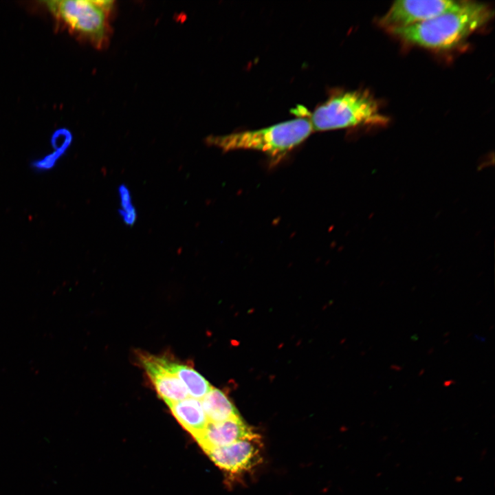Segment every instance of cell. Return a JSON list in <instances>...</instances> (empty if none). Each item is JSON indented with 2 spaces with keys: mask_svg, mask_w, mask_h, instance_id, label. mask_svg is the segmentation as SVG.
Wrapping results in <instances>:
<instances>
[{
  "mask_svg": "<svg viewBox=\"0 0 495 495\" xmlns=\"http://www.w3.org/2000/svg\"><path fill=\"white\" fill-rule=\"evenodd\" d=\"M490 6L465 1L448 12L407 27L389 30L406 43L429 49H452L486 23L492 16Z\"/></svg>",
  "mask_w": 495,
  "mask_h": 495,
  "instance_id": "cell-1",
  "label": "cell"
},
{
  "mask_svg": "<svg viewBox=\"0 0 495 495\" xmlns=\"http://www.w3.org/2000/svg\"><path fill=\"white\" fill-rule=\"evenodd\" d=\"M313 131L309 118H299L261 129L210 136L206 142L224 151L256 150L280 158L304 142Z\"/></svg>",
  "mask_w": 495,
  "mask_h": 495,
  "instance_id": "cell-2",
  "label": "cell"
},
{
  "mask_svg": "<svg viewBox=\"0 0 495 495\" xmlns=\"http://www.w3.org/2000/svg\"><path fill=\"white\" fill-rule=\"evenodd\" d=\"M313 130L323 131L358 126H383L388 122L368 91L336 93L319 105L309 118Z\"/></svg>",
  "mask_w": 495,
  "mask_h": 495,
  "instance_id": "cell-3",
  "label": "cell"
},
{
  "mask_svg": "<svg viewBox=\"0 0 495 495\" xmlns=\"http://www.w3.org/2000/svg\"><path fill=\"white\" fill-rule=\"evenodd\" d=\"M49 10L73 30L100 45L107 36V11L97 1L53 0L45 1Z\"/></svg>",
  "mask_w": 495,
  "mask_h": 495,
  "instance_id": "cell-4",
  "label": "cell"
},
{
  "mask_svg": "<svg viewBox=\"0 0 495 495\" xmlns=\"http://www.w3.org/2000/svg\"><path fill=\"white\" fill-rule=\"evenodd\" d=\"M461 1L404 0L395 1L380 23L389 30L407 27L459 7Z\"/></svg>",
  "mask_w": 495,
  "mask_h": 495,
  "instance_id": "cell-5",
  "label": "cell"
},
{
  "mask_svg": "<svg viewBox=\"0 0 495 495\" xmlns=\"http://www.w3.org/2000/svg\"><path fill=\"white\" fill-rule=\"evenodd\" d=\"M219 468L234 474L248 471L261 461V444L257 434L206 452Z\"/></svg>",
  "mask_w": 495,
  "mask_h": 495,
  "instance_id": "cell-6",
  "label": "cell"
},
{
  "mask_svg": "<svg viewBox=\"0 0 495 495\" xmlns=\"http://www.w3.org/2000/svg\"><path fill=\"white\" fill-rule=\"evenodd\" d=\"M138 359L158 395L168 406L188 397L187 389L182 382L165 369L158 362L155 355L138 352Z\"/></svg>",
  "mask_w": 495,
  "mask_h": 495,
  "instance_id": "cell-7",
  "label": "cell"
},
{
  "mask_svg": "<svg viewBox=\"0 0 495 495\" xmlns=\"http://www.w3.org/2000/svg\"><path fill=\"white\" fill-rule=\"evenodd\" d=\"M254 434L239 416L221 422H208L206 428L194 438L202 449L207 452L228 446Z\"/></svg>",
  "mask_w": 495,
  "mask_h": 495,
  "instance_id": "cell-8",
  "label": "cell"
},
{
  "mask_svg": "<svg viewBox=\"0 0 495 495\" xmlns=\"http://www.w3.org/2000/svg\"><path fill=\"white\" fill-rule=\"evenodd\" d=\"M158 362L178 378L192 397L201 399L212 388L210 384L192 366L166 356H156Z\"/></svg>",
  "mask_w": 495,
  "mask_h": 495,
  "instance_id": "cell-9",
  "label": "cell"
},
{
  "mask_svg": "<svg viewBox=\"0 0 495 495\" xmlns=\"http://www.w3.org/2000/svg\"><path fill=\"white\" fill-rule=\"evenodd\" d=\"M168 407L178 422L193 437L199 434L208 423L200 399L188 397L168 405Z\"/></svg>",
  "mask_w": 495,
  "mask_h": 495,
  "instance_id": "cell-10",
  "label": "cell"
},
{
  "mask_svg": "<svg viewBox=\"0 0 495 495\" xmlns=\"http://www.w3.org/2000/svg\"><path fill=\"white\" fill-rule=\"evenodd\" d=\"M200 401L208 422H221L239 416L226 393L213 386Z\"/></svg>",
  "mask_w": 495,
  "mask_h": 495,
  "instance_id": "cell-11",
  "label": "cell"
},
{
  "mask_svg": "<svg viewBox=\"0 0 495 495\" xmlns=\"http://www.w3.org/2000/svg\"><path fill=\"white\" fill-rule=\"evenodd\" d=\"M120 208L118 212L126 226H133L137 220V212L133 205L131 192L127 186L121 184L118 188Z\"/></svg>",
  "mask_w": 495,
  "mask_h": 495,
  "instance_id": "cell-12",
  "label": "cell"
}]
</instances>
